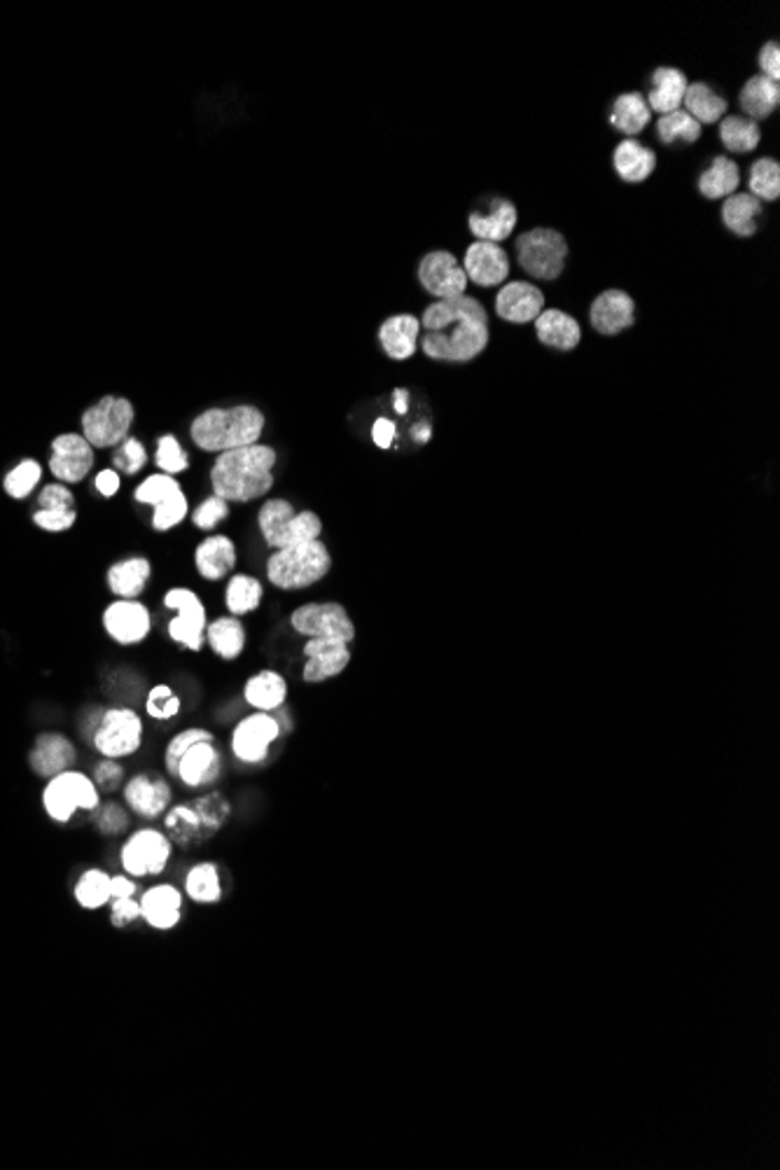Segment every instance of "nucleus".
<instances>
[{"mask_svg":"<svg viewBox=\"0 0 780 1170\" xmlns=\"http://www.w3.org/2000/svg\"><path fill=\"white\" fill-rule=\"evenodd\" d=\"M120 484H122V482H120V474H117V470H113V468L101 470V472L97 474V482H94L97 491L101 493L103 498H113L115 493L120 491Z\"/></svg>","mask_w":780,"mask_h":1170,"instance_id":"680f3d73","label":"nucleus"},{"mask_svg":"<svg viewBox=\"0 0 780 1170\" xmlns=\"http://www.w3.org/2000/svg\"><path fill=\"white\" fill-rule=\"evenodd\" d=\"M194 565L204 580L221 582L237 565V547L227 536H208L196 544Z\"/></svg>","mask_w":780,"mask_h":1170,"instance_id":"cd10ccee","label":"nucleus"},{"mask_svg":"<svg viewBox=\"0 0 780 1170\" xmlns=\"http://www.w3.org/2000/svg\"><path fill=\"white\" fill-rule=\"evenodd\" d=\"M276 451L267 445H250L223 451L211 468L213 496L227 503H250L274 486Z\"/></svg>","mask_w":780,"mask_h":1170,"instance_id":"f03ea898","label":"nucleus"},{"mask_svg":"<svg viewBox=\"0 0 780 1170\" xmlns=\"http://www.w3.org/2000/svg\"><path fill=\"white\" fill-rule=\"evenodd\" d=\"M657 134H659L662 143H666V145L676 143V140L697 143L701 138V124L692 115H687L685 111H674V113L659 117Z\"/></svg>","mask_w":780,"mask_h":1170,"instance_id":"a18cd8bd","label":"nucleus"},{"mask_svg":"<svg viewBox=\"0 0 780 1170\" xmlns=\"http://www.w3.org/2000/svg\"><path fill=\"white\" fill-rule=\"evenodd\" d=\"M165 608L176 610V617L169 621L171 641L190 652H202L208 627V615L202 598L188 587H173L165 594Z\"/></svg>","mask_w":780,"mask_h":1170,"instance_id":"ddd939ff","label":"nucleus"},{"mask_svg":"<svg viewBox=\"0 0 780 1170\" xmlns=\"http://www.w3.org/2000/svg\"><path fill=\"white\" fill-rule=\"evenodd\" d=\"M304 656L306 664L302 678L308 685L330 680L351 664L349 643L332 641V638H308V643L304 645Z\"/></svg>","mask_w":780,"mask_h":1170,"instance_id":"5701e85b","label":"nucleus"},{"mask_svg":"<svg viewBox=\"0 0 780 1170\" xmlns=\"http://www.w3.org/2000/svg\"><path fill=\"white\" fill-rule=\"evenodd\" d=\"M488 344V316L479 300L461 295L438 300L423 311L419 346L432 360L470 362Z\"/></svg>","mask_w":780,"mask_h":1170,"instance_id":"f257e3e1","label":"nucleus"},{"mask_svg":"<svg viewBox=\"0 0 780 1170\" xmlns=\"http://www.w3.org/2000/svg\"><path fill=\"white\" fill-rule=\"evenodd\" d=\"M421 337V320L409 314L391 316L378 327V341L384 353L397 362L409 360L416 349H419Z\"/></svg>","mask_w":780,"mask_h":1170,"instance_id":"bb28decb","label":"nucleus"},{"mask_svg":"<svg viewBox=\"0 0 780 1170\" xmlns=\"http://www.w3.org/2000/svg\"><path fill=\"white\" fill-rule=\"evenodd\" d=\"M223 769L225 762L221 747L215 745V739H206L196 741L180 755L173 778H178L190 790H206L208 785L221 780Z\"/></svg>","mask_w":780,"mask_h":1170,"instance_id":"6ab92c4d","label":"nucleus"},{"mask_svg":"<svg viewBox=\"0 0 780 1170\" xmlns=\"http://www.w3.org/2000/svg\"><path fill=\"white\" fill-rule=\"evenodd\" d=\"M206 739H215L213 731L204 729V727H190V729H183L178 731V734L167 743V751H165V769L167 774L173 778L176 776V764L180 760V755H183L190 745H194L196 741H206Z\"/></svg>","mask_w":780,"mask_h":1170,"instance_id":"603ef678","label":"nucleus"},{"mask_svg":"<svg viewBox=\"0 0 780 1170\" xmlns=\"http://www.w3.org/2000/svg\"><path fill=\"white\" fill-rule=\"evenodd\" d=\"M544 311V295L542 290L533 283L515 281L500 288L496 297V314L515 325L535 323V318Z\"/></svg>","mask_w":780,"mask_h":1170,"instance_id":"a878e982","label":"nucleus"},{"mask_svg":"<svg viewBox=\"0 0 780 1170\" xmlns=\"http://www.w3.org/2000/svg\"><path fill=\"white\" fill-rule=\"evenodd\" d=\"M290 625L306 638H332L341 643L355 641V625L339 603H306L293 612Z\"/></svg>","mask_w":780,"mask_h":1170,"instance_id":"4468645a","label":"nucleus"},{"mask_svg":"<svg viewBox=\"0 0 780 1170\" xmlns=\"http://www.w3.org/2000/svg\"><path fill=\"white\" fill-rule=\"evenodd\" d=\"M738 185H741L738 164L730 157H715V161L699 178V192L705 199H727L736 194Z\"/></svg>","mask_w":780,"mask_h":1170,"instance_id":"a19ab883","label":"nucleus"},{"mask_svg":"<svg viewBox=\"0 0 780 1170\" xmlns=\"http://www.w3.org/2000/svg\"><path fill=\"white\" fill-rule=\"evenodd\" d=\"M72 898L84 911H99L108 907L113 900V876L99 867L82 871L76 888H72Z\"/></svg>","mask_w":780,"mask_h":1170,"instance_id":"ea45409f","label":"nucleus"},{"mask_svg":"<svg viewBox=\"0 0 780 1170\" xmlns=\"http://www.w3.org/2000/svg\"><path fill=\"white\" fill-rule=\"evenodd\" d=\"M173 841L165 830L140 828L126 836L120 851L122 871L132 879H148V876L165 874L173 857Z\"/></svg>","mask_w":780,"mask_h":1170,"instance_id":"9d476101","label":"nucleus"},{"mask_svg":"<svg viewBox=\"0 0 780 1170\" xmlns=\"http://www.w3.org/2000/svg\"><path fill=\"white\" fill-rule=\"evenodd\" d=\"M465 277L482 285V288H496L502 285L505 279L510 277V258L498 244L475 241L465 250Z\"/></svg>","mask_w":780,"mask_h":1170,"instance_id":"393cba45","label":"nucleus"},{"mask_svg":"<svg viewBox=\"0 0 780 1170\" xmlns=\"http://www.w3.org/2000/svg\"><path fill=\"white\" fill-rule=\"evenodd\" d=\"M140 919L157 932L176 930L183 921L185 895L173 884H155L138 898Z\"/></svg>","mask_w":780,"mask_h":1170,"instance_id":"4be33fe9","label":"nucleus"},{"mask_svg":"<svg viewBox=\"0 0 780 1170\" xmlns=\"http://www.w3.org/2000/svg\"><path fill=\"white\" fill-rule=\"evenodd\" d=\"M134 498L140 505L155 507L152 528L157 530V533H167V530L176 528L178 524H183L188 519L190 505L183 493V486L178 484L173 474H165V472L150 474L148 480L138 484V488L134 491Z\"/></svg>","mask_w":780,"mask_h":1170,"instance_id":"9b49d317","label":"nucleus"},{"mask_svg":"<svg viewBox=\"0 0 780 1170\" xmlns=\"http://www.w3.org/2000/svg\"><path fill=\"white\" fill-rule=\"evenodd\" d=\"M246 627L239 617H217L208 621L206 643L225 662L239 660L246 650Z\"/></svg>","mask_w":780,"mask_h":1170,"instance_id":"72a5a7b5","label":"nucleus"},{"mask_svg":"<svg viewBox=\"0 0 780 1170\" xmlns=\"http://www.w3.org/2000/svg\"><path fill=\"white\" fill-rule=\"evenodd\" d=\"M589 320L598 335L614 337L636 323V302L624 290H606L594 300Z\"/></svg>","mask_w":780,"mask_h":1170,"instance_id":"b1692460","label":"nucleus"},{"mask_svg":"<svg viewBox=\"0 0 780 1170\" xmlns=\"http://www.w3.org/2000/svg\"><path fill=\"white\" fill-rule=\"evenodd\" d=\"M517 258L525 273L540 281H556L566 269L568 244L564 234L538 227L517 239Z\"/></svg>","mask_w":780,"mask_h":1170,"instance_id":"1a4fd4ad","label":"nucleus"},{"mask_svg":"<svg viewBox=\"0 0 780 1170\" xmlns=\"http://www.w3.org/2000/svg\"><path fill=\"white\" fill-rule=\"evenodd\" d=\"M287 697L285 678L276 671H260L248 678L244 687V699L248 706H252L260 712H271L283 706Z\"/></svg>","mask_w":780,"mask_h":1170,"instance_id":"f704fd0d","label":"nucleus"},{"mask_svg":"<svg viewBox=\"0 0 780 1170\" xmlns=\"http://www.w3.org/2000/svg\"><path fill=\"white\" fill-rule=\"evenodd\" d=\"M41 480H43V465L38 461L26 459L20 465H14L5 474L3 488H5V493H8L10 498L22 500V498L31 496V493L35 491V486L41 484Z\"/></svg>","mask_w":780,"mask_h":1170,"instance_id":"49530a36","label":"nucleus"},{"mask_svg":"<svg viewBox=\"0 0 780 1170\" xmlns=\"http://www.w3.org/2000/svg\"><path fill=\"white\" fill-rule=\"evenodd\" d=\"M143 745V718L132 708H105L92 747L101 757L124 760Z\"/></svg>","mask_w":780,"mask_h":1170,"instance_id":"f8f14e48","label":"nucleus"},{"mask_svg":"<svg viewBox=\"0 0 780 1170\" xmlns=\"http://www.w3.org/2000/svg\"><path fill=\"white\" fill-rule=\"evenodd\" d=\"M78 751L61 731H45V734L35 736L33 747L29 753V766L31 772L38 778H54L68 769H76Z\"/></svg>","mask_w":780,"mask_h":1170,"instance_id":"412c9836","label":"nucleus"},{"mask_svg":"<svg viewBox=\"0 0 780 1170\" xmlns=\"http://www.w3.org/2000/svg\"><path fill=\"white\" fill-rule=\"evenodd\" d=\"M687 87H689V82H687L682 70L670 68V66L657 68L655 76H652L649 94L645 99L647 105H649V111H655L659 115H668V113H674V111H680V103L685 101Z\"/></svg>","mask_w":780,"mask_h":1170,"instance_id":"7c9ffc66","label":"nucleus"},{"mask_svg":"<svg viewBox=\"0 0 780 1170\" xmlns=\"http://www.w3.org/2000/svg\"><path fill=\"white\" fill-rule=\"evenodd\" d=\"M227 517H229V503L223 500V498H217V496H211L192 511V524L199 530H213L217 524H223Z\"/></svg>","mask_w":780,"mask_h":1170,"instance_id":"6e6d98bb","label":"nucleus"},{"mask_svg":"<svg viewBox=\"0 0 780 1170\" xmlns=\"http://www.w3.org/2000/svg\"><path fill=\"white\" fill-rule=\"evenodd\" d=\"M155 463L165 474H180L190 468L188 453L180 447L176 435H161L157 440V453Z\"/></svg>","mask_w":780,"mask_h":1170,"instance_id":"8fccbe9b","label":"nucleus"},{"mask_svg":"<svg viewBox=\"0 0 780 1170\" xmlns=\"http://www.w3.org/2000/svg\"><path fill=\"white\" fill-rule=\"evenodd\" d=\"M614 171L624 182H643L657 169V157L636 138H626L614 148Z\"/></svg>","mask_w":780,"mask_h":1170,"instance_id":"473e14b6","label":"nucleus"},{"mask_svg":"<svg viewBox=\"0 0 780 1170\" xmlns=\"http://www.w3.org/2000/svg\"><path fill=\"white\" fill-rule=\"evenodd\" d=\"M761 201L750 192L732 194L722 204V223L741 239H748L757 232V217L761 215Z\"/></svg>","mask_w":780,"mask_h":1170,"instance_id":"e433bc0d","label":"nucleus"},{"mask_svg":"<svg viewBox=\"0 0 780 1170\" xmlns=\"http://www.w3.org/2000/svg\"><path fill=\"white\" fill-rule=\"evenodd\" d=\"M759 68H761V76L778 82L780 78V47L778 43H769L761 47L759 52Z\"/></svg>","mask_w":780,"mask_h":1170,"instance_id":"052dcab7","label":"nucleus"},{"mask_svg":"<svg viewBox=\"0 0 780 1170\" xmlns=\"http://www.w3.org/2000/svg\"><path fill=\"white\" fill-rule=\"evenodd\" d=\"M720 138H722L724 148H727L730 153L746 155L757 148L761 140V132H759V124L748 120L746 115H730V117H722L720 122Z\"/></svg>","mask_w":780,"mask_h":1170,"instance_id":"c03bdc74","label":"nucleus"},{"mask_svg":"<svg viewBox=\"0 0 780 1170\" xmlns=\"http://www.w3.org/2000/svg\"><path fill=\"white\" fill-rule=\"evenodd\" d=\"M262 430V412L252 405H237L227 409L215 407L199 414L190 426V437L202 451L223 453L260 442Z\"/></svg>","mask_w":780,"mask_h":1170,"instance_id":"7ed1b4c3","label":"nucleus"},{"mask_svg":"<svg viewBox=\"0 0 780 1170\" xmlns=\"http://www.w3.org/2000/svg\"><path fill=\"white\" fill-rule=\"evenodd\" d=\"M38 507H76V498L66 484H47L38 496Z\"/></svg>","mask_w":780,"mask_h":1170,"instance_id":"bf43d9fd","label":"nucleus"},{"mask_svg":"<svg viewBox=\"0 0 780 1170\" xmlns=\"http://www.w3.org/2000/svg\"><path fill=\"white\" fill-rule=\"evenodd\" d=\"M148 463V451L136 437H126L113 451V470L122 474H136Z\"/></svg>","mask_w":780,"mask_h":1170,"instance_id":"5fc2aeb1","label":"nucleus"},{"mask_svg":"<svg viewBox=\"0 0 780 1170\" xmlns=\"http://www.w3.org/2000/svg\"><path fill=\"white\" fill-rule=\"evenodd\" d=\"M281 736V724L269 712H252L231 731V753L244 764H260L269 755V745Z\"/></svg>","mask_w":780,"mask_h":1170,"instance_id":"f3484780","label":"nucleus"},{"mask_svg":"<svg viewBox=\"0 0 780 1170\" xmlns=\"http://www.w3.org/2000/svg\"><path fill=\"white\" fill-rule=\"evenodd\" d=\"M78 521V507H38L33 511V524L45 533H66Z\"/></svg>","mask_w":780,"mask_h":1170,"instance_id":"864d4df0","label":"nucleus"},{"mask_svg":"<svg viewBox=\"0 0 780 1170\" xmlns=\"http://www.w3.org/2000/svg\"><path fill=\"white\" fill-rule=\"evenodd\" d=\"M258 526L264 542L274 550L320 540L323 533V521L316 511H295V507L283 498H271L260 507Z\"/></svg>","mask_w":780,"mask_h":1170,"instance_id":"423d86ee","label":"nucleus"},{"mask_svg":"<svg viewBox=\"0 0 780 1170\" xmlns=\"http://www.w3.org/2000/svg\"><path fill=\"white\" fill-rule=\"evenodd\" d=\"M152 580V563L145 556H132L113 563L105 582L117 598H138Z\"/></svg>","mask_w":780,"mask_h":1170,"instance_id":"c756f323","label":"nucleus"},{"mask_svg":"<svg viewBox=\"0 0 780 1170\" xmlns=\"http://www.w3.org/2000/svg\"><path fill=\"white\" fill-rule=\"evenodd\" d=\"M124 803L143 820H157L173 807V790L165 774L140 772L124 783Z\"/></svg>","mask_w":780,"mask_h":1170,"instance_id":"dca6fc26","label":"nucleus"},{"mask_svg":"<svg viewBox=\"0 0 780 1170\" xmlns=\"http://www.w3.org/2000/svg\"><path fill=\"white\" fill-rule=\"evenodd\" d=\"M517 221H519V215H517V209H515L512 201L498 199L496 204H494V209H491V213L470 215L467 225H470V232L477 236V241L500 244L515 232Z\"/></svg>","mask_w":780,"mask_h":1170,"instance_id":"2f4dec72","label":"nucleus"},{"mask_svg":"<svg viewBox=\"0 0 780 1170\" xmlns=\"http://www.w3.org/2000/svg\"><path fill=\"white\" fill-rule=\"evenodd\" d=\"M649 120H652V111H649L645 97L638 94V91H631V94L617 97V101L612 105V120H610L617 132H622L624 136L633 138V136H638L645 130V126L649 124Z\"/></svg>","mask_w":780,"mask_h":1170,"instance_id":"58836bf2","label":"nucleus"},{"mask_svg":"<svg viewBox=\"0 0 780 1170\" xmlns=\"http://www.w3.org/2000/svg\"><path fill=\"white\" fill-rule=\"evenodd\" d=\"M393 397H395V409H397V414H405V412H407V397H409V393H407L405 389H397V391H393Z\"/></svg>","mask_w":780,"mask_h":1170,"instance_id":"338daca9","label":"nucleus"},{"mask_svg":"<svg viewBox=\"0 0 780 1170\" xmlns=\"http://www.w3.org/2000/svg\"><path fill=\"white\" fill-rule=\"evenodd\" d=\"M750 194L759 201H776L780 196V164L776 159H757L750 169Z\"/></svg>","mask_w":780,"mask_h":1170,"instance_id":"de8ad7c7","label":"nucleus"},{"mask_svg":"<svg viewBox=\"0 0 780 1170\" xmlns=\"http://www.w3.org/2000/svg\"><path fill=\"white\" fill-rule=\"evenodd\" d=\"M94 461H97L94 447L89 445L82 435L66 432V435L54 437L49 470L61 484L82 482L87 474L92 472Z\"/></svg>","mask_w":780,"mask_h":1170,"instance_id":"a211bd4d","label":"nucleus"},{"mask_svg":"<svg viewBox=\"0 0 780 1170\" xmlns=\"http://www.w3.org/2000/svg\"><path fill=\"white\" fill-rule=\"evenodd\" d=\"M264 598L262 582L250 575H234L227 582L225 589V606L231 612V617H244L248 612H256Z\"/></svg>","mask_w":780,"mask_h":1170,"instance_id":"37998d69","label":"nucleus"},{"mask_svg":"<svg viewBox=\"0 0 780 1170\" xmlns=\"http://www.w3.org/2000/svg\"><path fill=\"white\" fill-rule=\"evenodd\" d=\"M41 801L49 820L66 825L82 811H97L101 792L92 776L78 769H68L45 783Z\"/></svg>","mask_w":780,"mask_h":1170,"instance_id":"0eeeda50","label":"nucleus"},{"mask_svg":"<svg viewBox=\"0 0 780 1170\" xmlns=\"http://www.w3.org/2000/svg\"><path fill=\"white\" fill-rule=\"evenodd\" d=\"M430 435H432L430 424H421V426H416V428H414V437H416V440H419L421 445L430 440Z\"/></svg>","mask_w":780,"mask_h":1170,"instance_id":"774afa93","label":"nucleus"},{"mask_svg":"<svg viewBox=\"0 0 780 1170\" xmlns=\"http://www.w3.org/2000/svg\"><path fill=\"white\" fill-rule=\"evenodd\" d=\"M103 631L122 648L140 645L152 631V615L138 598H117L103 610Z\"/></svg>","mask_w":780,"mask_h":1170,"instance_id":"2eb2a0df","label":"nucleus"},{"mask_svg":"<svg viewBox=\"0 0 780 1170\" xmlns=\"http://www.w3.org/2000/svg\"><path fill=\"white\" fill-rule=\"evenodd\" d=\"M738 103L748 120H767L780 103V85L765 76H755L741 89Z\"/></svg>","mask_w":780,"mask_h":1170,"instance_id":"c9c22d12","label":"nucleus"},{"mask_svg":"<svg viewBox=\"0 0 780 1170\" xmlns=\"http://www.w3.org/2000/svg\"><path fill=\"white\" fill-rule=\"evenodd\" d=\"M183 710V701H180L178 694L173 691L171 685H155L148 697H145V712L152 720H159V722H167V720H173L178 718V712Z\"/></svg>","mask_w":780,"mask_h":1170,"instance_id":"09e8293b","label":"nucleus"},{"mask_svg":"<svg viewBox=\"0 0 780 1170\" xmlns=\"http://www.w3.org/2000/svg\"><path fill=\"white\" fill-rule=\"evenodd\" d=\"M538 339L556 351H573L583 341V327L561 308H544L535 318Z\"/></svg>","mask_w":780,"mask_h":1170,"instance_id":"c85d7f7f","label":"nucleus"},{"mask_svg":"<svg viewBox=\"0 0 780 1170\" xmlns=\"http://www.w3.org/2000/svg\"><path fill=\"white\" fill-rule=\"evenodd\" d=\"M138 895V884L136 879H132L129 874H115L113 876V900L115 898H136Z\"/></svg>","mask_w":780,"mask_h":1170,"instance_id":"0e129e2a","label":"nucleus"},{"mask_svg":"<svg viewBox=\"0 0 780 1170\" xmlns=\"http://www.w3.org/2000/svg\"><path fill=\"white\" fill-rule=\"evenodd\" d=\"M92 818L97 822L99 832L105 834V836H120V834H124L126 830H129V825H132L129 811H126L122 803H117V801L99 803V809L92 811Z\"/></svg>","mask_w":780,"mask_h":1170,"instance_id":"3c124183","label":"nucleus"},{"mask_svg":"<svg viewBox=\"0 0 780 1170\" xmlns=\"http://www.w3.org/2000/svg\"><path fill=\"white\" fill-rule=\"evenodd\" d=\"M231 818L229 799L217 792L196 795L185 803H176L165 813V832L173 841V846L183 851H194L199 846L221 834Z\"/></svg>","mask_w":780,"mask_h":1170,"instance_id":"20e7f679","label":"nucleus"},{"mask_svg":"<svg viewBox=\"0 0 780 1170\" xmlns=\"http://www.w3.org/2000/svg\"><path fill=\"white\" fill-rule=\"evenodd\" d=\"M183 895L194 904H217L223 900L221 867L215 863H196L190 867L183 881Z\"/></svg>","mask_w":780,"mask_h":1170,"instance_id":"4c0bfd02","label":"nucleus"},{"mask_svg":"<svg viewBox=\"0 0 780 1170\" xmlns=\"http://www.w3.org/2000/svg\"><path fill=\"white\" fill-rule=\"evenodd\" d=\"M103 710H105V708H101V706H94V708H87V712H84V720L80 722V731H82V736H84V739H87L89 743H92V736L97 734V729H99V724H101V718H103Z\"/></svg>","mask_w":780,"mask_h":1170,"instance_id":"69168bd1","label":"nucleus"},{"mask_svg":"<svg viewBox=\"0 0 780 1170\" xmlns=\"http://www.w3.org/2000/svg\"><path fill=\"white\" fill-rule=\"evenodd\" d=\"M94 783L99 792H117L122 788L124 783V766L120 764V760H111V757H103L97 766H94Z\"/></svg>","mask_w":780,"mask_h":1170,"instance_id":"4d7b16f0","label":"nucleus"},{"mask_svg":"<svg viewBox=\"0 0 780 1170\" xmlns=\"http://www.w3.org/2000/svg\"><path fill=\"white\" fill-rule=\"evenodd\" d=\"M111 923L113 927H129L140 919V902L138 898H115L111 900Z\"/></svg>","mask_w":780,"mask_h":1170,"instance_id":"13d9d810","label":"nucleus"},{"mask_svg":"<svg viewBox=\"0 0 780 1170\" xmlns=\"http://www.w3.org/2000/svg\"><path fill=\"white\" fill-rule=\"evenodd\" d=\"M419 281L426 292L438 300L461 297L467 288L465 269L446 250H432L426 255L419 265Z\"/></svg>","mask_w":780,"mask_h":1170,"instance_id":"aec40b11","label":"nucleus"},{"mask_svg":"<svg viewBox=\"0 0 780 1170\" xmlns=\"http://www.w3.org/2000/svg\"><path fill=\"white\" fill-rule=\"evenodd\" d=\"M395 432H397V430H395V424H393V420H388V418H376V424H374V428H372V437H374L376 447L388 449V447L393 445V440H395Z\"/></svg>","mask_w":780,"mask_h":1170,"instance_id":"e2e57ef3","label":"nucleus"},{"mask_svg":"<svg viewBox=\"0 0 780 1170\" xmlns=\"http://www.w3.org/2000/svg\"><path fill=\"white\" fill-rule=\"evenodd\" d=\"M136 409L132 400L105 395L82 414V437L94 449H111L126 440L134 426Z\"/></svg>","mask_w":780,"mask_h":1170,"instance_id":"6e6552de","label":"nucleus"},{"mask_svg":"<svg viewBox=\"0 0 780 1170\" xmlns=\"http://www.w3.org/2000/svg\"><path fill=\"white\" fill-rule=\"evenodd\" d=\"M332 569V556L320 540L276 550L267 561V580L279 589L297 592L318 584Z\"/></svg>","mask_w":780,"mask_h":1170,"instance_id":"39448f33","label":"nucleus"},{"mask_svg":"<svg viewBox=\"0 0 780 1170\" xmlns=\"http://www.w3.org/2000/svg\"><path fill=\"white\" fill-rule=\"evenodd\" d=\"M685 108H687V115H692L701 126L703 124H715V122H722V117L727 115V101H724L722 97H717L715 91L703 85V82H694L689 85L687 91H685Z\"/></svg>","mask_w":780,"mask_h":1170,"instance_id":"79ce46f5","label":"nucleus"}]
</instances>
